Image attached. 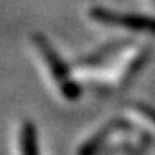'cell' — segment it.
Instances as JSON below:
<instances>
[{
	"mask_svg": "<svg viewBox=\"0 0 155 155\" xmlns=\"http://www.w3.org/2000/svg\"><path fill=\"white\" fill-rule=\"evenodd\" d=\"M30 48L31 53L35 54L36 61H38L40 68H41L43 74L46 76L48 84L54 89V93H58V96L61 99H66V101L76 99L78 94H79L78 86L69 78L68 69L64 68L63 61L58 58L56 51L48 43V40H45L40 35H31Z\"/></svg>",
	"mask_w": 155,
	"mask_h": 155,
	"instance_id": "cell-1",
	"label": "cell"
},
{
	"mask_svg": "<svg viewBox=\"0 0 155 155\" xmlns=\"http://www.w3.org/2000/svg\"><path fill=\"white\" fill-rule=\"evenodd\" d=\"M13 155H40L35 125L28 120H21L13 134Z\"/></svg>",
	"mask_w": 155,
	"mask_h": 155,
	"instance_id": "cell-2",
	"label": "cell"
}]
</instances>
